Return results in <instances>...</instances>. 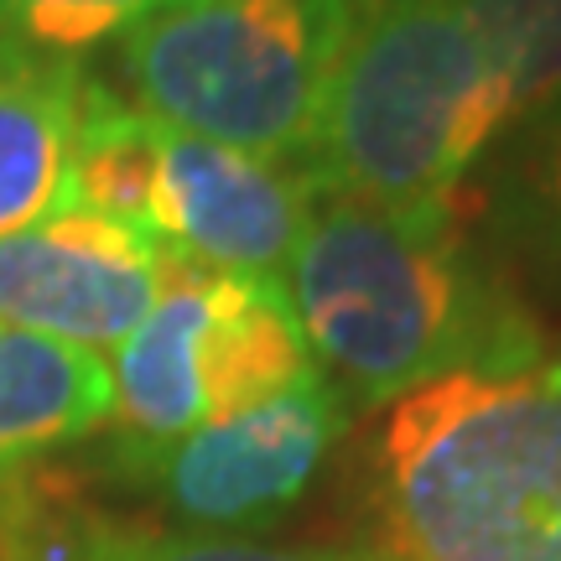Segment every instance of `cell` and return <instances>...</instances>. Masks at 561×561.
Here are the masks:
<instances>
[{
  "instance_id": "obj_1",
  "label": "cell",
  "mask_w": 561,
  "mask_h": 561,
  "mask_svg": "<svg viewBox=\"0 0 561 561\" xmlns=\"http://www.w3.org/2000/svg\"><path fill=\"white\" fill-rule=\"evenodd\" d=\"M369 561H561V348L447 369L385 405Z\"/></svg>"
},
{
  "instance_id": "obj_8",
  "label": "cell",
  "mask_w": 561,
  "mask_h": 561,
  "mask_svg": "<svg viewBox=\"0 0 561 561\" xmlns=\"http://www.w3.org/2000/svg\"><path fill=\"white\" fill-rule=\"evenodd\" d=\"M318 187L312 167L244 157L157 125V240L187 265L286 280Z\"/></svg>"
},
{
  "instance_id": "obj_5",
  "label": "cell",
  "mask_w": 561,
  "mask_h": 561,
  "mask_svg": "<svg viewBox=\"0 0 561 561\" xmlns=\"http://www.w3.org/2000/svg\"><path fill=\"white\" fill-rule=\"evenodd\" d=\"M307 369L312 354L280 280L219 276L172 255L146 322L115 348V447L178 442L271 401Z\"/></svg>"
},
{
  "instance_id": "obj_13",
  "label": "cell",
  "mask_w": 561,
  "mask_h": 561,
  "mask_svg": "<svg viewBox=\"0 0 561 561\" xmlns=\"http://www.w3.org/2000/svg\"><path fill=\"white\" fill-rule=\"evenodd\" d=\"M178 5L187 0H0V37L53 58H79Z\"/></svg>"
},
{
  "instance_id": "obj_9",
  "label": "cell",
  "mask_w": 561,
  "mask_h": 561,
  "mask_svg": "<svg viewBox=\"0 0 561 561\" xmlns=\"http://www.w3.org/2000/svg\"><path fill=\"white\" fill-rule=\"evenodd\" d=\"M94 79L79 58H53L0 37V240L73 208V151Z\"/></svg>"
},
{
  "instance_id": "obj_10",
  "label": "cell",
  "mask_w": 561,
  "mask_h": 561,
  "mask_svg": "<svg viewBox=\"0 0 561 561\" xmlns=\"http://www.w3.org/2000/svg\"><path fill=\"white\" fill-rule=\"evenodd\" d=\"M110 364L89 348L0 322V494L37 458L110 421Z\"/></svg>"
},
{
  "instance_id": "obj_3",
  "label": "cell",
  "mask_w": 561,
  "mask_h": 561,
  "mask_svg": "<svg viewBox=\"0 0 561 561\" xmlns=\"http://www.w3.org/2000/svg\"><path fill=\"white\" fill-rule=\"evenodd\" d=\"M510 130V104L462 0H354L312 178L385 208L458 198Z\"/></svg>"
},
{
  "instance_id": "obj_14",
  "label": "cell",
  "mask_w": 561,
  "mask_h": 561,
  "mask_svg": "<svg viewBox=\"0 0 561 561\" xmlns=\"http://www.w3.org/2000/svg\"><path fill=\"white\" fill-rule=\"evenodd\" d=\"M73 561H369L343 551H307V546H265L244 536H208V530H151L89 515Z\"/></svg>"
},
{
  "instance_id": "obj_4",
  "label": "cell",
  "mask_w": 561,
  "mask_h": 561,
  "mask_svg": "<svg viewBox=\"0 0 561 561\" xmlns=\"http://www.w3.org/2000/svg\"><path fill=\"white\" fill-rule=\"evenodd\" d=\"M354 0H187L115 42L146 121L307 167Z\"/></svg>"
},
{
  "instance_id": "obj_2",
  "label": "cell",
  "mask_w": 561,
  "mask_h": 561,
  "mask_svg": "<svg viewBox=\"0 0 561 561\" xmlns=\"http://www.w3.org/2000/svg\"><path fill=\"white\" fill-rule=\"evenodd\" d=\"M280 286L307 354L359 405H390L447 369L541 343L473 265L458 198L385 208L318 187Z\"/></svg>"
},
{
  "instance_id": "obj_7",
  "label": "cell",
  "mask_w": 561,
  "mask_h": 561,
  "mask_svg": "<svg viewBox=\"0 0 561 561\" xmlns=\"http://www.w3.org/2000/svg\"><path fill=\"white\" fill-rule=\"evenodd\" d=\"M167 261V244L73 203L0 240V322L89 354L121 348L151 312Z\"/></svg>"
},
{
  "instance_id": "obj_12",
  "label": "cell",
  "mask_w": 561,
  "mask_h": 561,
  "mask_svg": "<svg viewBox=\"0 0 561 561\" xmlns=\"http://www.w3.org/2000/svg\"><path fill=\"white\" fill-rule=\"evenodd\" d=\"M510 104V125L561 104V0H462Z\"/></svg>"
},
{
  "instance_id": "obj_11",
  "label": "cell",
  "mask_w": 561,
  "mask_h": 561,
  "mask_svg": "<svg viewBox=\"0 0 561 561\" xmlns=\"http://www.w3.org/2000/svg\"><path fill=\"white\" fill-rule=\"evenodd\" d=\"M73 198L157 240V121L94 83L73 151ZM161 244V240H157Z\"/></svg>"
},
{
  "instance_id": "obj_15",
  "label": "cell",
  "mask_w": 561,
  "mask_h": 561,
  "mask_svg": "<svg viewBox=\"0 0 561 561\" xmlns=\"http://www.w3.org/2000/svg\"><path fill=\"white\" fill-rule=\"evenodd\" d=\"M530 198H536V214H541L546 244L561 261V121L551 125V136L541 140V157L530 167Z\"/></svg>"
},
{
  "instance_id": "obj_6",
  "label": "cell",
  "mask_w": 561,
  "mask_h": 561,
  "mask_svg": "<svg viewBox=\"0 0 561 561\" xmlns=\"http://www.w3.org/2000/svg\"><path fill=\"white\" fill-rule=\"evenodd\" d=\"M343 437V396L318 364L271 401L203 421L161 447H115L121 479L172 520L234 536L286 515L312 489L333 442Z\"/></svg>"
}]
</instances>
